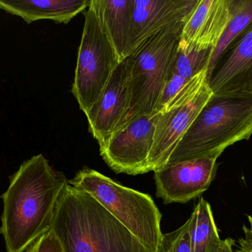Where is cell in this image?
<instances>
[{"instance_id": "obj_1", "label": "cell", "mask_w": 252, "mask_h": 252, "mask_svg": "<svg viewBox=\"0 0 252 252\" xmlns=\"http://www.w3.org/2000/svg\"><path fill=\"white\" fill-rule=\"evenodd\" d=\"M68 180L53 170L44 155L22 163L10 177L3 201L0 234L7 252H25L50 230L59 199Z\"/></svg>"}, {"instance_id": "obj_2", "label": "cell", "mask_w": 252, "mask_h": 252, "mask_svg": "<svg viewBox=\"0 0 252 252\" xmlns=\"http://www.w3.org/2000/svg\"><path fill=\"white\" fill-rule=\"evenodd\" d=\"M50 229L65 252H151L91 195L69 181Z\"/></svg>"}, {"instance_id": "obj_3", "label": "cell", "mask_w": 252, "mask_h": 252, "mask_svg": "<svg viewBox=\"0 0 252 252\" xmlns=\"http://www.w3.org/2000/svg\"><path fill=\"white\" fill-rule=\"evenodd\" d=\"M252 135V94L213 93L165 166L198 158L218 159L228 146L248 140Z\"/></svg>"}, {"instance_id": "obj_4", "label": "cell", "mask_w": 252, "mask_h": 252, "mask_svg": "<svg viewBox=\"0 0 252 252\" xmlns=\"http://www.w3.org/2000/svg\"><path fill=\"white\" fill-rule=\"evenodd\" d=\"M68 181L91 195L147 250L160 252L161 214L150 195L123 186L93 169H83Z\"/></svg>"}, {"instance_id": "obj_5", "label": "cell", "mask_w": 252, "mask_h": 252, "mask_svg": "<svg viewBox=\"0 0 252 252\" xmlns=\"http://www.w3.org/2000/svg\"><path fill=\"white\" fill-rule=\"evenodd\" d=\"M185 24H176L154 34L126 58L130 90L127 124L138 117L156 112L164 87L173 73Z\"/></svg>"}, {"instance_id": "obj_6", "label": "cell", "mask_w": 252, "mask_h": 252, "mask_svg": "<svg viewBox=\"0 0 252 252\" xmlns=\"http://www.w3.org/2000/svg\"><path fill=\"white\" fill-rule=\"evenodd\" d=\"M85 22L78 48L72 93L80 109L88 115L106 90L121 63L93 0L85 13Z\"/></svg>"}, {"instance_id": "obj_7", "label": "cell", "mask_w": 252, "mask_h": 252, "mask_svg": "<svg viewBox=\"0 0 252 252\" xmlns=\"http://www.w3.org/2000/svg\"><path fill=\"white\" fill-rule=\"evenodd\" d=\"M207 70L192 78L159 112L149 158L150 170L164 167L213 95Z\"/></svg>"}, {"instance_id": "obj_8", "label": "cell", "mask_w": 252, "mask_h": 252, "mask_svg": "<svg viewBox=\"0 0 252 252\" xmlns=\"http://www.w3.org/2000/svg\"><path fill=\"white\" fill-rule=\"evenodd\" d=\"M158 116L154 112L132 120L100 148V155L113 171L130 176L151 172L150 154Z\"/></svg>"}, {"instance_id": "obj_9", "label": "cell", "mask_w": 252, "mask_h": 252, "mask_svg": "<svg viewBox=\"0 0 252 252\" xmlns=\"http://www.w3.org/2000/svg\"><path fill=\"white\" fill-rule=\"evenodd\" d=\"M217 168V159L198 158L158 169L154 171L157 197L165 204L189 202L208 189Z\"/></svg>"}, {"instance_id": "obj_10", "label": "cell", "mask_w": 252, "mask_h": 252, "mask_svg": "<svg viewBox=\"0 0 252 252\" xmlns=\"http://www.w3.org/2000/svg\"><path fill=\"white\" fill-rule=\"evenodd\" d=\"M130 106V75L125 59L115 70L101 97L87 115L89 130L100 149L127 124Z\"/></svg>"}, {"instance_id": "obj_11", "label": "cell", "mask_w": 252, "mask_h": 252, "mask_svg": "<svg viewBox=\"0 0 252 252\" xmlns=\"http://www.w3.org/2000/svg\"><path fill=\"white\" fill-rule=\"evenodd\" d=\"M207 80L213 94H252V22L225 50Z\"/></svg>"}, {"instance_id": "obj_12", "label": "cell", "mask_w": 252, "mask_h": 252, "mask_svg": "<svg viewBox=\"0 0 252 252\" xmlns=\"http://www.w3.org/2000/svg\"><path fill=\"white\" fill-rule=\"evenodd\" d=\"M232 16V0H199L184 26L179 51H214Z\"/></svg>"}, {"instance_id": "obj_13", "label": "cell", "mask_w": 252, "mask_h": 252, "mask_svg": "<svg viewBox=\"0 0 252 252\" xmlns=\"http://www.w3.org/2000/svg\"><path fill=\"white\" fill-rule=\"evenodd\" d=\"M199 0H133L131 53L159 31L186 23Z\"/></svg>"}, {"instance_id": "obj_14", "label": "cell", "mask_w": 252, "mask_h": 252, "mask_svg": "<svg viewBox=\"0 0 252 252\" xmlns=\"http://www.w3.org/2000/svg\"><path fill=\"white\" fill-rule=\"evenodd\" d=\"M91 0H0V9L28 24L43 19L68 24L89 7Z\"/></svg>"}, {"instance_id": "obj_15", "label": "cell", "mask_w": 252, "mask_h": 252, "mask_svg": "<svg viewBox=\"0 0 252 252\" xmlns=\"http://www.w3.org/2000/svg\"><path fill=\"white\" fill-rule=\"evenodd\" d=\"M121 62L131 54L133 0H93Z\"/></svg>"}, {"instance_id": "obj_16", "label": "cell", "mask_w": 252, "mask_h": 252, "mask_svg": "<svg viewBox=\"0 0 252 252\" xmlns=\"http://www.w3.org/2000/svg\"><path fill=\"white\" fill-rule=\"evenodd\" d=\"M189 219L192 252H217L222 240L210 204L200 198Z\"/></svg>"}, {"instance_id": "obj_17", "label": "cell", "mask_w": 252, "mask_h": 252, "mask_svg": "<svg viewBox=\"0 0 252 252\" xmlns=\"http://www.w3.org/2000/svg\"><path fill=\"white\" fill-rule=\"evenodd\" d=\"M252 22V0H232V16L219 44L212 54L207 70L210 73L227 47Z\"/></svg>"}, {"instance_id": "obj_18", "label": "cell", "mask_w": 252, "mask_h": 252, "mask_svg": "<svg viewBox=\"0 0 252 252\" xmlns=\"http://www.w3.org/2000/svg\"><path fill=\"white\" fill-rule=\"evenodd\" d=\"M213 53V49L188 53L178 50L173 73L185 79H192L204 70H208Z\"/></svg>"}, {"instance_id": "obj_19", "label": "cell", "mask_w": 252, "mask_h": 252, "mask_svg": "<svg viewBox=\"0 0 252 252\" xmlns=\"http://www.w3.org/2000/svg\"><path fill=\"white\" fill-rule=\"evenodd\" d=\"M160 252H192L189 219L174 232L163 235Z\"/></svg>"}, {"instance_id": "obj_20", "label": "cell", "mask_w": 252, "mask_h": 252, "mask_svg": "<svg viewBox=\"0 0 252 252\" xmlns=\"http://www.w3.org/2000/svg\"><path fill=\"white\" fill-rule=\"evenodd\" d=\"M25 252H65L56 234L50 229L28 247Z\"/></svg>"}, {"instance_id": "obj_21", "label": "cell", "mask_w": 252, "mask_h": 252, "mask_svg": "<svg viewBox=\"0 0 252 252\" xmlns=\"http://www.w3.org/2000/svg\"><path fill=\"white\" fill-rule=\"evenodd\" d=\"M190 80L185 79L176 74L172 73L164 87L161 100L155 112H159Z\"/></svg>"}, {"instance_id": "obj_22", "label": "cell", "mask_w": 252, "mask_h": 252, "mask_svg": "<svg viewBox=\"0 0 252 252\" xmlns=\"http://www.w3.org/2000/svg\"><path fill=\"white\" fill-rule=\"evenodd\" d=\"M250 226L244 225V236L240 239L236 252H252V216H249Z\"/></svg>"}, {"instance_id": "obj_23", "label": "cell", "mask_w": 252, "mask_h": 252, "mask_svg": "<svg viewBox=\"0 0 252 252\" xmlns=\"http://www.w3.org/2000/svg\"><path fill=\"white\" fill-rule=\"evenodd\" d=\"M234 245H235V241L232 238L222 240L217 252H235L233 250Z\"/></svg>"}, {"instance_id": "obj_24", "label": "cell", "mask_w": 252, "mask_h": 252, "mask_svg": "<svg viewBox=\"0 0 252 252\" xmlns=\"http://www.w3.org/2000/svg\"></svg>"}]
</instances>
